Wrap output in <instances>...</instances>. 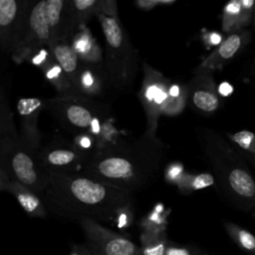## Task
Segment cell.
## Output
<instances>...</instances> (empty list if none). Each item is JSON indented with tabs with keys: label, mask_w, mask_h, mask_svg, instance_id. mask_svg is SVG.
I'll return each instance as SVG.
<instances>
[{
	"label": "cell",
	"mask_w": 255,
	"mask_h": 255,
	"mask_svg": "<svg viewBox=\"0 0 255 255\" xmlns=\"http://www.w3.org/2000/svg\"><path fill=\"white\" fill-rule=\"evenodd\" d=\"M47 175L40 197L46 208L57 216L114 223L120 211L133 207L132 194L85 174L47 172Z\"/></svg>",
	"instance_id": "6da1fadb"
},
{
	"label": "cell",
	"mask_w": 255,
	"mask_h": 255,
	"mask_svg": "<svg viewBox=\"0 0 255 255\" xmlns=\"http://www.w3.org/2000/svg\"><path fill=\"white\" fill-rule=\"evenodd\" d=\"M164 146L156 137L114 143L94 151L82 174L129 194L150 184L159 172Z\"/></svg>",
	"instance_id": "7a4b0ae2"
},
{
	"label": "cell",
	"mask_w": 255,
	"mask_h": 255,
	"mask_svg": "<svg viewBox=\"0 0 255 255\" xmlns=\"http://www.w3.org/2000/svg\"><path fill=\"white\" fill-rule=\"evenodd\" d=\"M105 37V73L110 86L117 90L130 88L136 73V56L118 16L98 15Z\"/></svg>",
	"instance_id": "3957f363"
},
{
	"label": "cell",
	"mask_w": 255,
	"mask_h": 255,
	"mask_svg": "<svg viewBox=\"0 0 255 255\" xmlns=\"http://www.w3.org/2000/svg\"><path fill=\"white\" fill-rule=\"evenodd\" d=\"M44 109L66 129L78 135L90 133L95 120L105 117L98 103L81 95H58L44 102Z\"/></svg>",
	"instance_id": "277c9868"
},
{
	"label": "cell",
	"mask_w": 255,
	"mask_h": 255,
	"mask_svg": "<svg viewBox=\"0 0 255 255\" xmlns=\"http://www.w3.org/2000/svg\"><path fill=\"white\" fill-rule=\"evenodd\" d=\"M47 0L28 7L11 51L14 62L29 60L44 47L50 48L51 30L47 16Z\"/></svg>",
	"instance_id": "5b68a950"
},
{
	"label": "cell",
	"mask_w": 255,
	"mask_h": 255,
	"mask_svg": "<svg viewBox=\"0 0 255 255\" xmlns=\"http://www.w3.org/2000/svg\"><path fill=\"white\" fill-rule=\"evenodd\" d=\"M21 143L9 154L0 168L1 190H5L11 180H16L38 195L45 189L47 172L41 168L37 158Z\"/></svg>",
	"instance_id": "8992f818"
},
{
	"label": "cell",
	"mask_w": 255,
	"mask_h": 255,
	"mask_svg": "<svg viewBox=\"0 0 255 255\" xmlns=\"http://www.w3.org/2000/svg\"><path fill=\"white\" fill-rule=\"evenodd\" d=\"M204 147L215 169L219 172L227 192L245 206L255 205V179L245 166L226 163L216 148L202 136Z\"/></svg>",
	"instance_id": "52a82bcc"
},
{
	"label": "cell",
	"mask_w": 255,
	"mask_h": 255,
	"mask_svg": "<svg viewBox=\"0 0 255 255\" xmlns=\"http://www.w3.org/2000/svg\"><path fill=\"white\" fill-rule=\"evenodd\" d=\"M143 79L138 92V99L146 117V130L144 136L156 137L155 132L159 116L168 100L170 82L160 72L154 70L146 63L143 64Z\"/></svg>",
	"instance_id": "ba28073f"
},
{
	"label": "cell",
	"mask_w": 255,
	"mask_h": 255,
	"mask_svg": "<svg viewBox=\"0 0 255 255\" xmlns=\"http://www.w3.org/2000/svg\"><path fill=\"white\" fill-rule=\"evenodd\" d=\"M78 222L85 235V246L93 254L139 255V246L128 237L103 226L99 221L82 218Z\"/></svg>",
	"instance_id": "9c48e42d"
},
{
	"label": "cell",
	"mask_w": 255,
	"mask_h": 255,
	"mask_svg": "<svg viewBox=\"0 0 255 255\" xmlns=\"http://www.w3.org/2000/svg\"><path fill=\"white\" fill-rule=\"evenodd\" d=\"M37 161L46 172L74 173L85 165L91 156L79 148L76 143L54 140L37 153Z\"/></svg>",
	"instance_id": "30bf717a"
},
{
	"label": "cell",
	"mask_w": 255,
	"mask_h": 255,
	"mask_svg": "<svg viewBox=\"0 0 255 255\" xmlns=\"http://www.w3.org/2000/svg\"><path fill=\"white\" fill-rule=\"evenodd\" d=\"M16 109L20 118V142L37 155L42 136L38 128V119L44 109V102L39 98H22L17 102Z\"/></svg>",
	"instance_id": "8fae6325"
},
{
	"label": "cell",
	"mask_w": 255,
	"mask_h": 255,
	"mask_svg": "<svg viewBox=\"0 0 255 255\" xmlns=\"http://www.w3.org/2000/svg\"><path fill=\"white\" fill-rule=\"evenodd\" d=\"M188 89V98L197 111L212 114L218 110L220 99L211 72L197 68Z\"/></svg>",
	"instance_id": "7c38bea8"
},
{
	"label": "cell",
	"mask_w": 255,
	"mask_h": 255,
	"mask_svg": "<svg viewBox=\"0 0 255 255\" xmlns=\"http://www.w3.org/2000/svg\"><path fill=\"white\" fill-rule=\"evenodd\" d=\"M28 4L16 0H0V40L6 52L12 51Z\"/></svg>",
	"instance_id": "4fadbf2b"
},
{
	"label": "cell",
	"mask_w": 255,
	"mask_h": 255,
	"mask_svg": "<svg viewBox=\"0 0 255 255\" xmlns=\"http://www.w3.org/2000/svg\"><path fill=\"white\" fill-rule=\"evenodd\" d=\"M250 39L251 33L248 30L228 34L222 43L201 62L198 68L209 72L221 69L249 43Z\"/></svg>",
	"instance_id": "5bb4252c"
},
{
	"label": "cell",
	"mask_w": 255,
	"mask_h": 255,
	"mask_svg": "<svg viewBox=\"0 0 255 255\" xmlns=\"http://www.w3.org/2000/svg\"><path fill=\"white\" fill-rule=\"evenodd\" d=\"M255 0H232L222 11L221 28L228 34L245 30L253 23Z\"/></svg>",
	"instance_id": "9a60e30c"
},
{
	"label": "cell",
	"mask_w": 255,
	"mask_h": 255,
	"mask_svg": "<svg viewBox=\"0 0 255 255\" xmlns=\"http://www.w3.org/2000/svg\"><path fill=\"white\" fill-rule=\"evenodd\" d=\"M105 82H108L105 72H101L96 64L83 62L75 88L79 95L92 99L104 92Z\"/></svg>",
	"instance_id": "2e32d148"
},
{
	"label": "cell",
	"mask_w": 255,
	"mask_h": 255,
	"mask_svg": "<svg viewBox=\"0 0 255 255\" xmlns=\"http://www.w3.org/2000/svg\"><path fill=\"white\" fill-rule=\"evenodd\" d=\"M18 201L23 210L31 217L45 218L47 215V208L37 193L19 183L16 180H11L6 189Z\"/></svg>",
	"instance_id": "e0dca14e"
},
{
	"label": "cell",
	"mask_w": 255,
	"mask_h": 255,
	"mask_svg": "<svg viewBox=\"0 0 255 255\" xmlns=\"http://www.w3.org/2000/svg\"><path fill=\"white\" fill-rule=\"evenodd\" d=\"M50 49L55 61L61 66L75 87L83 64L80 56L72 47V45L67 41H59L51 46Z\"/></svg>",
	"instance_id": "ac0fdd59"
},
{
	"label": "cell",
	"mask_w": 255,
	"mask_h": 255,
	"mask_svg": "<svg viewBox=\"0 0 255 255\" xmlns=\"http://www.w3.org/2000/svg\"><path fill=\"white\" fill-rule=\"evenodd\" d=\"M71 45L83 62L99 64V61L102 58L99 46L85 27H82L76 33Z\"/></svg>",
	"instance_id": "d6986e66"
},
{
	"label": "cell",
	"mask_w": 255,
	"mask_h": 255,
	"mask_svg": "<svg viewBox=\"0 0 255 255\" xmlns=\"http://www.w3.org/2000/svg\"><path fill=\"white\" fill-rule=\"evenodd\" d=\"M46 79L55 87L59 95H78L72 82L69 80L61 66L55 61L53 55L42 67Z\"/></svg>",
	"instance_id": "ffe728a7"
},
{
	"label": "cell",
	"mask_w": 255,
	"mask_h": 255,
	"mask_svg": "<svg viewBox=\"0 0 255 255\" xmlns=\"http://www.w3.org/2000/svg\"><path fill=\"white\" fill-rule=\"evenodd\" d=\"M66 2L64 0H47V16L51 30L50 47L62 38L65 25Z\"/></svg>",
	"instance_id": "44dd1931"
},
{
	"label": "cell",
	"mask_w": 255,
	"mask_h": 255,
	"mask_svg": "<svg viewBox=\"0 0 255 255\" xmlns=\"http://www.w3.org/2000/svg\"><path fill=\"white\" fill-rule=\"evenodd\" d=\"M224 227L229 237L241 250L255 255V235L253 233L232 222H225Z\"/></svg>",
	"instance_id": "7402d4cb"
},
{
	"label": "cell",
	"mask_w": 255,
	"mask_h": 255,
	"mask_svg": "<svg viewBox=\"0 0 255 255\" xmlns=\"http://www.w3.org/2000/svg\"><path fill=\"white\" fill-rule=\"evenodd\" d=\"M139 255H165L169 241L166 233L152 234L141 232Z\"/></svg>",
	"instance_id": "603a6c76"
},
{
	"label": "cell",
	"mask_w": 255,
	"mask_h": 255,
	"mask_svg": "<svg viewBox=\"0 0 255 255\" xmlns=\"http://www.w3.org/2000/svg\"><path fill=\"white\" fill-rule=\"evenodd\" d=\"M153 209L146 216H144L139 223L142 232L152 234H163L166 233L167 227V214L163 212L162 206L160 208Z\"/></svg>",
	"instance_id": "cb8c5ba5"
},
{
	"label": "cell",
	"mask_w": 255,
	"mask_h": 255,
	"mask_svg": "<svg viewBox=\"0 0 255 255\" xmlns=\"http://www.w3.org/2000/svg\"><path fill=\"white\" fill-rule=\"evenodd\" d=\"M214 183V177L212 174L203 172L196 175H187L185 178L181 176L176 184L182 192H192L199 189L208 187Z\"/></svg>",
	"instance_id": "d4e9b609"
},
{
	"label": "cell",
	"mask_w": 255,
	"mask_h": 255,
	"mask_svg": "<svg viewBox=\"0 0 255 255\" xmlns=\"http://www.w3.org/2000/svg\"><path fill=\"white\" fill-rule=\"evenodd\" d=\"M229 139L242 150L250 153L255 158V133L250 130H239L227 134Z\"/></svg>",
	"instance_id": "484cf974"
},
{
	"label": "cell",
	"mask_w": 255,
	"mask_h": 255,
	"mask_svg": "<svg viewBox=\"0 0 255 255\" xmlns=\"http://www.w3.org/2000/svg\"><path fill=\"white\" fill-rule=\"evenodd\" d=\"M188 97H189V89H188V86H185L179 97L177 98L168 97V100L163 108L162 114L174 116L181 113L186 105Z\"/></svg>",
	"instance_id": "4316f807"
},
{
	"label": "cell",
	"mask_w": 255,
	"mask_h": 255,
	"mask_svg": "<svg viewBox=\"0 0 255 255\" xmlns=\"http://www.w3.org/2000/svg\"><path fill=\"white\" fill-rule=\"evenodd\" d=\"M165 255H207V253L193 246L178 245L173 242H169Z\"/></svg>",
	"instance_id": "83f0119b"
},
{
	"label": "cell",
	"mask_w": 255,
	"mask_h": 255,
	"mask_svg": "<svg viewBox=\"0 0 255 255\" xmlns=\"http://www.w3.org/2000/svg\"><path fill=\"white\" fill-rule=\"evenodd\" d=\"M175 0H138L134 4L142 10H150L158 5H168L174 3Z\"/></svg>",
	"instance_id": "f1b7e54d"
},
{
	"label": "cell",
	"mask_w": 255,
	"mask_h": 255,
	"mask_svg": "<svg viewBox=\"0 0 255 255\" xmlns=\"http://www.w3.org/2000/svg\"><path fill=\"white\" fill-rule=\"evenodd\" d=\"M96 140V138L90 134V133H83V134H80V135H77V138H76V145L81 148L83 151L87 152L88 153V150L92 147V145L94 144L93 143V140Z\"/></svg>",
	"instance_id": "f546056e"
},
{
	"label": "cell",
	"mask_w": 255,
	"mask_h": 255,
	"mask_svg": "<svg viewBox=\"0 0 255 255\" xmlns=\"http://www.w3.org/2000/svg\"><path fill=\"white\" fill-rule=\"evenodd\" d=\"M204 41L207 43L208 46H216L218 47L223 39H222V36L221 34L217 33V32H210V33H207L204 37Z\"/></svg>",
	"instance_id": "4dcf8cb0"
},
{
	"label": "cell",
	"mask_w": 255,
	"mask_h": 255,
	"mask_svg": "<svg viewBox=\"0 0 255 255\" xmlns=\"http://www.w3.org/2000/svg\"><path fill=\"white\" fill-rule=\"evenodd\" d=\"M217 91H218L219 95H221L223 97H227V96H229L233 92V87L229 83L223 82V83H221L219 85Z\"/></svg>",
	"instance_id": "1f68e13d"
},
{
	"label": "cell",
	"mask_w": 255,
	"mask_h": 255,
	"mask_svg": "<svg viewBox=\"0 0 255 255\" xmlns=\"http://www.w3.org/2000/svg\"><path fill=\"white\" fill-rule=\"evenodd\" d=\"M184 88V87H183ZM183 88H181L180 86L178 85H170L169 87V91H168V94H169V97L171 98H177L181 95L182 91H183Z\"/></svg>",
	"instance_id": "d6a6232c"
},
{
	"label": "cell",
	"mask_w": 255,
	"mask_h": 255,
	"mask_svg": "<svg viewBox=\"0 0 255 255\" xmlns=\"http://www.w3.org/2000/svg\"><path fill=\"white\" fill-rule=\"evenodd\" d=\"M72 248L76 249L81 255H95L85 246V244H73Z\"/></svg>",
	"instance_id": "836d02e7"
},
{
	"label": "cell",
	"mask_w": 255,
	"mask_h": 255,
	"mask_svg": "<svg viewBox=\"0 0 255 255\" xmlns=\"http://www.w3.org/2000/svg\"><path fill=\"white\" fill-rule=\"evenodd\" d=\"M71 249H72V250H71V253L68 254V255H81L76 249H74V248H72V247H71Z\"/></svg>",
	"instance_id": "e575fe53"
},
{
	"label": "cell",
	"mask_w": 255,
	"mask_h": 255,
	"mask_svg": "<svg viewBox=\"0 0 255 255\" xmlns=\"http://www.w3.org/2000/svg\"><path fill=\"white\" fill-rule=\"evenodd\" d=\"M253 26H254V28H255V7H254V18H253Z\"/></svg>",
	"instance_id": "d590c367"
},
{
	"label": "cell",
	"mask_w": 255,
	"mask_h": 255,
	"mask_svg": "<svg viewBox=\"0 0 255 255\" xmlns=\"http://www.w3.org/2000/svg\"><path fill=\"white\" fill-rule=\"evenodd\" d=\"M253 215H254V217H255V209H254V212H253Z\"/></svg>",
	"instance_id": "8d00e7d4"
},
{
	"label": "cell",
	"mask_w": 255,
	"mask_h": 255,
	"mask_svg": "<svg viewBox=\"0 0 255 255\" xmlns=\"http://www.w3.org/2000/svg\"><path fill=\"white\" fill-rule=\"evenodd\" d=\"M252 159H253V161H254V163H255V158H254V157H253V158H252Z\"/></svg>",
	"instance_id": "74e56055"
}]
</instances>
